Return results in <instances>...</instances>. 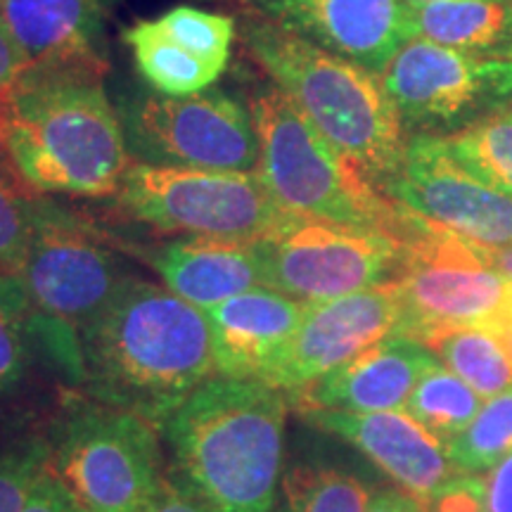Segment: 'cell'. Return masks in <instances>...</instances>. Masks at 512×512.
I'll use <instances>...</instances> for the list:
<instances>
[{
    "mask_svg": "<svg viewBox=\"0 0 512 512\" xmlns=\"http://www.w3.org/2000/svg\"><path fill=\"white\" fill-rule=\"evenodd\" d=\"M425 512H489L486 505V482L477 475L460 472L453 479L434 491L422 503Z\"/></svg>",
    "mask_w": 512,
    "mask_h": 512,
    "instance_id": "31",
    "label": "cell"
},
{
    "mask_svg": "<svg viewBox=\"0 0 512 512\" xmlns=\"http://www.w3.org/2000/svg\"><path fill=\"white\" fill-rule=\"evenodd\" d=\"M403 3L408 5V8H413V5H427V3H439V0H403Z\"/></svg>",
    "mask_w": 512,
    "mask_h": 512,
    "instance_id": "39",
    "label": "cell"
},
{
    "mask_svg": "<svg viewBox=\"0 0 512 512\" xmlns=\"http://www.w3.org/2000/svg\"><path fill=\"white\" fill-rule=\"evenodd\" d=\"M399 335L420 339L441 328L503 330L512 323V278L484 259L475 242L418 216L401 242L394 278Z\"/></svg>",
    "mask_w": 512,
    "mask_h": 512,
    "instance_id": "6",
    "label": "cell"
},
{
    "mask_svg": "<svg viewBox=\"0 0 512 512\" xmlns=\"http://www.w3.org/2000/svg\"><path fill=\"white\" fill-rule=\"evenodd\" d=\"M479 408H482V396L458 375L437 363L415 384L413 394L403 406V413L411 415L422 430L446 448L470 427Z\"/></svg>",
    "mask_w": 512,
    "mask_h": 512,
    "instance_id": "24",
    "label": "cell"
},
{
    "mask_svg": "<svg viewBox=\"0 0 512 512\" xmlns=\"http://www.w3.org/2000/svg\"><path fill=\"white\" fill-rule=\"evenodd\" d=\"M446 456L465 475L491 470L512 451V387L491 396L470 427L448 444Z\"/></svg>",
    "mask_w": 512,
    "mask_h": 512,
    "instance_id": "25",
    "label": "cell"
},
{
    "mask_svg": "<svg viewBox=\"0 0 512 512\" xmlns=\"http://www.w3.org/2000/svg\"><path fill=\"white\" fill-rule=\"evenodd\" d=\"M0 24L34 72L105 79L110 69L98 0H0Z\"/></svg>",
    "mask_w": 512,
    "mask_h": 512,
    "instance_id": "17",
    "label": "cell"
},
{
    "mask_svg": "<svg viewBox=\"0 0 512 512\" xmlns=\"http://www.w3.org/2000/svg\"><path fill=\"white\" fill-rule=\"evenodd\" d=\"M264 285L302 304L394 283L401 242L384 233L287 214L259 240Z\"/></svg>",
    "mask_w": 512,
    "mask_h": 512,
    "instance_id": "11",
    "label": "cell"
},
{
    "mask_svg": "<svg viewBox=\"0 0 512 512\" xmlns=\"http://www.w3.org/2000/svg\"><path fill=\"white\" fill-rule=\"evenodd\" d=\"M380 76L403 126L427 136H453L512 110V57L472 55L408 38Z\"/></svg>",
    "mask_w": 512,
    "mask_h": 512,
    "instance_id": "9",
    "label": "cell"
},
{
    "mask_svg": "<svg viewBox=\"0 0 512 512\" xmlns=\"http://www.w3.org/2000/svg\"><path fill=\"white\" fill-rule=\"evenodd\" d=\"M0 150L38 195L114 197L131 166L98 76L27 69L0 95Z\"/></svg>",
    "mask_w": 512,
    "mask_h": 512,
    "instance_id": "3",
    "label": "cell"
},
{
    "mask_svg": "<svg viewBox=\"0 0 512 512\" xmlns=\"http://www.w3.org/2000/svg\"><path fill=\"white\" fill-rule=\"evenodd\" d=\"M147 261L166 290L207 311L211 306L264 285L259 240H226L185 235L157 247Z\"/></svg>",
    "mask_w": 512,
    "mask_h": 512,
    "instance_id": "21",
    "label": "cell"
},
{
    "mask_svg": "<svg viewBox=\"0 0 512 512\" xmlns=\"http://www.w3.org/2000/svg\"><path fill=\"white\" fill-rule=\"evenodd\" d=\"M126 145L138 162L202 171H259L249 105L221 91L133 93L121 107Z\"/></svg>",
    "mask_w": 512,
    "mask_h": 512,
    "instance_id": "8",
    "label": "cell"
},
{
    "mask_svg": "<svg viewBox=\"0 0 512 512\" xmlns=\"http://www.w3.org/2000/svg\"><path fill=\"white\" fill-rule=\"evenodd\" d=\"M439 358L418 339L392 332L309 387L287 394L299 411H403L415 384Z\"/></svg>",
    "mask_w": 512,
    "mask_h": 512,
    "instance_id": "18",
    "label": "cell"
},
{
    "mask_svg": "<svg viewBox=\"0 0 512 512\" xmlns=\"http://www.w3.org/2000/svg\"><path fill=\"white\" fill-rule=\"evenodd\" d=\"M124 41L150 91L202 93L228 67L235 22L226 15L181 5L157 19L133 24Z\"/></svg>",
    "mask_w": 512,
    "mask_h": 512,
    "instance_id": "15",
    "label": "cell"
},
{
    "mask_svg": "<svg viewBox=\"0 0 512 512\" xmlns=\"http://www.w3.org/2000/svg\"><path fill=\"white\" fill-rule=\"evenodd\" d=\"M140 512H209L204 505L181 489L176 482H164L159 494Z\"/></svg>",
    "mask_w": 512,
    "mask_h": 512,
    "instance_id": "34",
    "label": "cell"
},
{
    "mask_svg": "<svg viewBox=\"0 0 512 512\" xmlns=\"http://www.w3.org/2000/svg\"><path fill=\"white\" fill-rule=\"evenodd\" d=\"M394 283L306 306L304 320L266 384L285 394L309 387L399 328Z\"/></svg>",
    "mask_w": 512,
    "mask_h": 512,
    "instance_id": "14",
    "label": "cell"
},
{
    "mask_svg": "<svg viewBox=\"0 0 512 512\" xmlns=\"http://www.w3.org/2000/svg\"><path fill=\"white\" fill-rule=\"evenodd\" d=\"M299 413L318 430L356 446L420 505L448 479L460 475L444 446L403 411L347 413L311 408Z\"/></svg>",
    "mask_w": 512,
    "mask_h": 512,
    "instance_id": "19",
    "label": "cell"
},
{
    "mask_svg": "<svg viewBox=\"0 0 512 512\" xmlns=\"http://www.w3.org/2000/svg\"><path fill=\"white\" fill-rule=\"evenodd\" d=\"M482 249L484 259L489 261L491 266L498 268L503 275L512 278V245L510 247H479Z\"/></svg>",
    "mask_w": 512,
    "mask_h": 512,
    "instance_id": "37",
    "label": "cell"
},
{
    "mask_svg": "<svg viewBox=\"0 0 512 512\" xmlns=\"http://www.w3.org/2000/svg\"><path fill=\"white\" fill-rule=\"evenodd\" d=\"M486 505L489 512H512V451L491 467L486 479Z\"/></svg>",
    "mask_w": 512,
    "mask_h": 512,
    "instance_id": "33",
    "label": "cell"
},
{
    "mask_svg": "<svg viewBox=\"0 0 512 512\" xmlns=\"http://www.w3.org/2000/svg\"><path fill=\"white\" fill-rule=\"evenodd\" d=\"M79 347L91 392L155 427L216 377L207 313L138 278L81 332Z\"/></svg>",
    "mask_w": 512,
    "mask_h": 512,
    "instance_id": "1",
    "label": "cell"
},
{
    "mask_svg": "<svg viewBox=\"0 0 512 512\" xmlns=\"http://www.w3.org/2000/svg\"><path fill=\"white\" fill-rule=\"evenodd\" d=\"M422 512H425V510H422Z\"/></svg>",
    "mask_w": 512,
    "mask_h": 512,
    "instance_id": "40",
    "label": "cell"
},
{
    "mask_svg": "<svg viewBox=\"0 0 512 512\" xmlns=\"http://www.w3.org/2000/svg\"><path fill=\"white\" fill-rule=\"evenodd\" d=\"M498 335H501L503 344H505V349H508V351H510V356H512V323L508 325V328L498 330Z\"/></svg>",
    "mask_w": 512,
    "mask_h": 512,
    "instance_id": "38",
    "label": "cell"
},
{
    "mask_svg": "<svg viewBox=\"0 0 512 512\" xmlns=\"http://www.w3.org/2000/svg\"><path fill=\"white\" fill-rule=\"evenodd\" d=\"M36 197L38 192L0 150V273H22Z\"/></svg>",
    "mask_w": 512,
    "mask_h": 512,
    "instance_id": "28",
    "label": "cell"
},
{
    "mask_svg": "<svg viewBox=\"0 0 512 512\" xmlns=\"http://www.w3.org/2000/svg\"><path fill=\"white\" fill-rule=\"evenodd\" d=\"M216 375L266 382L302 325L306 304L273 287H254L204 311Z\"/></svg>",
    "mask_w": 512,
    "mask_h": 512,
    "instance_id": "20",
    "label": "cell"
},
{
    "mask_svg": "<svg viewBox=\"0 0 512 512\" xmlns=\"http://www.w3.org/2000/svg\"><path fill=\"white\" fill-rule=\"evenodd\" d=\"M370 489L358 477L325 467H297L285 477L278 512H366Z\"/></svg>",
    "mask_w": 512,
    "mask_h": 512,
    "instance_id": "27",
    "label": "cell"
},
{
    "mask_svg": "<svg viewBox=\"0 0 512 512\" xmlns=\"http://www.w3.org/2000/svg\"><path fill=\"white\" fill-rule=\"evenodd\" d=\"M50 458L53 446L38 437L0 446V512H24Z\"/></svg>",
    "mask_w": 512,
    "mask_h": 512,
    "instance_id": "30",
    "label": "cell"
},
{
    "mask_svg": "<svg viewBox=\"0 0 512 512\" xmlns=\"http://www.w3.org/2000/svg\"><path fill=\"white\" fill-rule=\"evenodd\" d=\"M446 138L467 171L512 195V112L494 114Z\"/></svg>",
    "mask_w": 512,
    "mask_h": 512,
    "instance_id": "26",
    "label": "cell"
},
{
    "mask_svg": "<svg viewBox=\"0 0 512 512\" xmlns=\"http://www.w3.org/2000/svg\"><path fill=\"white\" fill-rule=\"evenodd\" d=\"M50 470L88 512H140L166 482L155 425L112 406L67 420Z\"/></svg>",
    "mask_w": 512,
    "mask_h": 512,
    "instance_id": "10",
    "label": "cell"
},
{
    "mask_svg": "<svg viewBox=\"0 0 512 512\" xmlns=\"http://www.w3.org/2000/svg\"><path fill=\"white\" fill-rule=\"evenodd\" d=\"M242 41L268 79L382 190L408 143L382 76L259 15L245 22Z\"/></svg>",
    "mask_w": 512,
    "mask_h": 512,
    "instance_id": "4",
    "label": "cell"
},
{
    "mask_svg": "<svg viewBox=\"0 0 512 512\" xmlns=\"http://www.w3.org/2000/svg\"><path fill=\"white\" fill-rule=\"evenodd\" d=\"M285 392L216 375L159 427L176 479L209 512H275L285 451Z\"/></svg>",
    "mask_w": 512,
    "mask_h": 512,
    "instance_id": "2",
    "label": "cell"
},
{
    "mask_svg": "<svg viewBox=\"0 0 512 512\" xmlns=\"http://www.w3.org/2000/svg\"><path fill=\"white\" fill-rule=\"evenodd\" d=\"M249 114L259 140V174L280 209L399 242L413 233L418 216L384 195L275 83L254 91Z\"/></svg>",
    "mask_w": 512,
    "mask_h": 512,
    "instance_id": "5",
    "label": "cell"
},
{
    "mask_svg": "<svg viewBox=\"0 0 512 512\" xmlns=\"http://www.w3.org/2000/svg\"><path fill=\"white\" fill-rule=\"evenodd\" d=\"M366 512H422V505L406 491H382L370 498Z\"/></svg>",
    "mask_w": 512,
    "mask_h": 512,
    "instance_id": "36",
    "label": "cell"
},
{
    "mask_svg": "<svg viewBox=\"0 0 512 512\" xmlns=\"http://www.w3.org/2000/svg\"><path fill=\"white\" fill-rule=\"evenodd\" d=\"M24 512H88L79 498L60 482V477L53 470L43 472L34 486L27 508Z\"/></svg>",
    "mask_w": 512,
    "mask_h": 512,
    "instance_id": "32",
    "label": "cell"
},
{
    "mask_svg": "<svg viewBox=\"0 0 512 512\" xmlns=\"http://www.w3.org/2000/svg\"><path fill=\"white\" fill-rule=\"evenodd\" d=\"M411 38L484 57H512V0H439L408 8Z\"/></svg>",
    "mask_w": 512,
    "mask_h": 512,
    "instance_id": "22",
    "label": "cell"
},
{
    "mask_svg": "<svg viewBox=\"0 0 512 512\" xmlns=\"http://www.w3.org/2000/svg\"><path fill=\"white\" fill-rule=\"evenodd\" d=\"M444 368L470 384L479 396L512 387V356L498 332L489 328H441L420 339Z\"/></svg>",
    "mask_w": 512,
    "mask_h": 512,
    "instance_id": "23",
    "label": "cell"
},
{
    "mask_svg": "<svg viewBox=\"0 0 512 512\" xmlns=\"http://www.w3.org/2000/svg\"><path fill=\"white\" fill-rule=\"evenodd\" d=\"M34 311L22 278L0 273V392L22 377Z\"/></svg>",
    "mask_w": 512,
    "mask_h": 512,
    "instance_id": "29",
    "label": "cell"
},
{
    "mask_svg": "<svg viewBox=\"0 0 512 512\" xmlns=\"http://www.w3.org/2000/svg\"><path fill=\"white\" fill-rule=\"evenodd\" d=\"M126 216L162 233L261 240L285 221L259 171H202L131 162L117 195Z\"/></svg>",
    "mask_w": 512,
    "mask_h": 512,
    "instance_id": "7",
    "label": "cell"
},
{
    "mask_svg": "<svg viewBox=\"0 0 512 512\" xmlns=\"http://www.w3.org/2000/svg\"><path fill=\"white\" fill-rule=\"evenodd\" d=\"M259 17L382 74L411 38L403 0H247Z\"/></svg>",
    "mask_w": 512,
    "mask_h": 512,
    "instance_id": "16",
    "label": "cell"
},
{
    "mask_svg": "<svg viewBox=\"0 0 512 512\" xmlns=\"http://www.w3.org/2000/svg\"><path fill=\"white\" fill-rule=\"evenodd\" d=\"M382 192L422 221L479 247L512 245V195L467 171L444 136L408 138L399 171Z\"/></svg>",
    "mask_w": 512,
    "mask_h": 512,
    "instance_id": "13",
    "label": "cell"
},
{
    "mask_svg": "<svg viewBox=\"0 0 512 512\" xmlns=\"http://www.w3.org/2000/svg\"><path fill=\"white\" fill-rule=\"evenodd\" d=\"M19 278L38 313L81 335L131 275L88 223L38 195Z\"/></svg>",
    "mask_w": 512,
    "mask_h": 512,
    "instance_id": "12",
    "label": "cell"
},
{
    "mask_svg": "<svg viewBox=\"0 0 512 512\" xmlns=\"http://www.w3.org/2000/svg\"><path fill=\"white\" fill-rule=\"evenodd\" d=\"M24 72H27V64L0 24V95L8 93Z\"/></svg>",
    "mask_w": 512,
    "mask_h": 512,
    "instance_id": "35",
    "label": "cell"
}]
</instances>
